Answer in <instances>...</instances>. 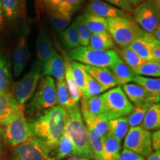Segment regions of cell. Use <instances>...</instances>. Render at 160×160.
<instances>
[{"mask_svg":"<svg viewBox=\"0 0 160 160\" xmlns=\"http://www.w3.org/2000/svg\"><path fill=\"white\" fill-rule=\"evenodd\" d=\"M68 113L60 105L46 110L36 118L28 119L33 136L42 140L51 148L55 150L65 133Z\"/></svg>","mask_w":160,"mask_h":160,"instance_id":"1","label":"cell"},{"mask_svg":"<svg viewBox=\"0 0 160 160\" xmlns=\"http://www.w3.org/2000/svg\"><path fill=\"white\" fill-rule=\"evenodd\" d=\"M68 113L65 133L71 138L74 145L77 157L94 160V156L90 145L87 127L82 114L79 103L66 109Z\"/></svg>","mask_w":160,"mask_h":160,"instance_id":"2","label":"cell"},{"mask_svg":"<svg viewBox=\"0 0 160 160\" xmlns=\"http://www.w3.org/2000/svg\"><path fill=\"white\" fill-rule=\"evenodd\" d=\"M57 105V87L53 77L45 76L40 80L34 95L26 107L28 114L33 117Z\"/></svg>","mask_w":160,"mask_h":160,"instance_id":"3","label":"cell"},{"mask_svg":"<svg viewBox=\"0 0 160 160\" xmlns=\"http://www.w3.org/2000/svg\"><path fill=\"white\" fill-rule=\"evenodd\" d=\"M107 20L108 31L113 38L116 46L119 48H127L145 32L133 19L117 17Z\"/></svg>","mask_w":160,"mask_h":160,"instance_id":"4","label":"cell"},{"mask_svg":"<svg viewBox=\"0 0 160 160\" xmlns=\"http://www.w3.org/2000/svg\"><path fill=\"white\" fill-rule=\"evenodd\" d=\"M1 130L4 141L13 148L34 137L28 120L25 117V105H19L14 114Z\"/></svg>","mask_w":160,"mask_h":160,"instance_id":"5","label":"cell"},{"mask_svg":"<svg viewBox=\"0 0 160 160\" xmlns=\"http://www.w3.org/2000/svg\"><path fill=\"white\" fill-rule=\"evenodd\" d=\"M67 54L72 61L82 65L108 68H110L120 59L115 50L98 51L91 48L89 46H80L77 48L70 50Z\"/></svg>","mask_w":160,"mask_h":160,"instance_id":"6","label":"cell"},{"mask_svg":"<svg viewBox=\"0 0 160 160\" xmlns=\"http://www.w3.org/2000/svg\"><path fill=\"white\" fill-rule=\"evenodd\" d=\"M102 95L105 105V115L109 120L127 117L135 107L121 86L110 89Z\"/></svg>","mask_w":160,"mask_h":160,"instance_id":"7","label":"cell"},{"mask_svg":"<svg viewBox=\"0 0 160 160\" xmlns=\"http://www.w3.org/2000/svg\"><path fill=\"white\" fill-rule=\"evenodd\" d=\"M43 68L36 62L30 71L13 85V94L19 105H25L32 99L39 85Z\"/></svg>","mask_w":160,"mask_h":160,"instance_id":"8","label":"cell"},{"mask_svg":"<svg viewBox=\"0 0 160 160\" xmlns=\"http://www.w3.org/2000/svg\"><path fill=\"white\" fill-rule=\"evenodd\" d=\"M132 15L144 31L153 33L160 23V5L157 0H145L133 8Z\"/></svg>","mask_w":160,"mask_h":160,"instance_id":"9","label":"cell"},{"mask_svg":"<svg viewBox=\"0 0 160 160\" xmlns=\"http://www.w3.org/2000/svg\"><path fill=\"white\" fill-rule=\"evenodd\" d=\"M52 150L42 140L33 137L16 146L13 150V160H48Z\"/></svg>","mask_w":160,"mask_h":160,"instance_id":"10","label":"cell"},{"mask_svg":"<svg viewBox=\"0 0 160 160\" xmlns=\"http://www.w3.org/2000/svg\"><path fill=\"white\" fill-rule=\"evenodd\" d=\"M124 148L147 157L153 152L152 133L141 126L129 129L123 142Z\"/></svg>","mask_w":160,"mask_h":160,"instance_id":"11","label":"cell"},{"mask_svg":"<svg viewBox=\"0 0 160 160\" xmlns=\"http://www.w3.org/2000/svg\"><path fill=\"white\" fill-rule=\"evenodd\" d=\"M30 25L27 21L24 22L21 33L13 49L12 56L13 72L15 77H19L25 69L30 59L28 37Z\"/></svg>","mask_w":160,"mask_h":160,"instance_id":"12","label":"cell"},{"mask_svg":"<svg viewBox=\"0 0 160 160\" xmlns=\"http://www.w3.org/2000/svg\"><path fill=\"white\" fill-rule=\"evenodd\" d=\"M124 92L134 106L145 104L160 103V97L147 91L136 83H128L121 86Z\"/></svg>","mask_w":160,"mask_h":160,"instance_id":"13","label":"cell"},{"mask_svg":"<svg viewBox=\"0 0 160 160\" xmlns=\"http://www.w3.org/2000/svg\"><path fill=\"white\" fill-rule=\"evenodd\" d=\"M85 12L98 16V17L105 18V19L117 17H122L131 19H133V17L127 12L118 8L102 0H91L86 7Z\"/></svg>","mask_w":160,"mask_h":160,"instance_id":"14","label":"cell"},{"mask_svg":"<svg viewBox=\"0 0 160 160\" xmlns=\"http://www.w3.org/2000/svg\"><path fill=\"white\" fill-rule=\"evenodd\" d=\"M160 42L153 33L145 32L141 37L133 42L127 48L131 49L145 61L155 60L152 56V51Z\"/></svg>","mask_w":160,"mask_h":160,"instance_id":"15","label":"cell"},{"mask_svg":"<svg viewBox=\"0 0 160 160\" xmlns=\"http://www.w3.org/2000/svg\"><path fill=\"white\" fill-rule=\"evenodd\" d=\"M13 93L7 91L0 92V126L5 125L19 108Z\"/></svg>","mask_w":160,"mask_h":160,"instance_id":"16","label":"cell"},{"mask_svg":"<svg viewBox=\"0 0 160 160\" xmlns=\"http://www.w3.org/2000/svg\"><path fill=\"white\" fill-rule=\"evenodd\" d=\"M36 45H37V62L43 68L44 65L51 59L55 51L51 37L44 30H40Z\"/></svg>","mask_w":160,"mask_h":160,"instance_id":"17","label":"cell"},{"mask_svg":"<svg viewBox=\"0 0 160 160\" xmlns=\"http://www.w3.org/2000/svg\"><path fill=\"white\" fill-rule=\"evenodd\" d=\"M43 74L54 77L57 81L65 79V62L63 57L54 51L52 57L43 66Z\"/></svg>","mask_w":160,"mask_h":160,"instance_id":"18","label":"cell"},{"mask_svg":"<svg viewBox=\"0 0 160 160\" xmlns=\"http://www.w3.org/2000/svg\"><path fill=\"white\" fill-rule=\"evenodd\" d=\"M83 65L85 71L92 77L94 78L104 88H105L106 91L119 85L111 71L108 68H98L90 65Z\"/></svg>","mask_w":160,"mask_h":160,"instance_id":"19","label":"cell"},{"mask_svg":"<svg viewBox=\"0 0 160 160\" xmlns=\"http://www.w3.org/2000/svg\"><path fill=\"white\" fill-rule=\"evenodd\" d=\"M81 111L85 125L92 128L99 137H105L108 133L109 119L108 117L106 116L93 117L85 109L81 108Z\"/></svg>","mask_w":160,"mask_h":160,"instance_id":"20","label":"cell"},{"mask_svg":"<svg viewBox=\"0 0 160 160\" xmlns=\"http://www.w3.org/2000/svg\"><path fill=\"white\" fill-rule=\"evenodd\" d=\"M89 47L98 51H107L115 50L116 46L113 38L108 31L101 33L91 34Z\"/></svg>","mask_w":160,"mask_h":160,"instance_id":"21","label":"cell"},{"mask_svg":"<svg viewBox=\"0 0 160 160\" xmlns=\"http://www.w3.org/2000/svg\"><path fill=\"white\" fill-rule=\"evenodd\" d=\"M114 76L119 86H122L133 82L135 74L132 70L120 59L109 68Z\"/></svg>","mask_w":160,"mask_h":160,"instance_id":"22","label":"cell"},{"mask_svg":"<svg viewBox=\"0 0 160 160\" xmlns=\"http://www.w3.org/2000/svg\"><path fill=\"white\" fill-rule=\"evenodd\" d=\"M86 27L92 34L101 33L108 32V20L105 18L98 17L85 12L82 15H80Z\"/></svg>","mask_w":160,"mask_h":160,"instance_id":"23","label":"cell"},{"mask_svg":"<svg viewBox=\"0 0 160 160\" xmlns=\"http://www.w3.org/2000/svg\"><path fill=\"white\" fill-rule=\"evenodd\" d=\"M81 108L85 109L93 117L105 115V105L102 95L97 96L88 99H81Z\"/></svg>","mask_w":160,"mask_h":160,"instance_id":"24","label":"cell"},{"mask_svg":"<svg viewBox=\"0 0 160 160\" xmlns=\"http://www.w3.org/2000/svg\"><path fill=\"white\" fill-rule=\"evenodd\" d=\"M130 129L127 117L116 118L109 120L108 133L117 141L122 142Z\"/></svg>","mask_w":160,"mask_h":160,"instance_id":"25","label":"cell"},{"mask_svg":"<svg viewBox=\"0 0 160 160\" xmlns=\"http://www.w3.org/2000/svg\"><path fill=\"white\" fill-rule=\"evenodd\" d=\"M140 126L149 131H155L160 129V103L151 105L146 113L145 119Z\"/></svg>","mask_w":160,"mask_h":160,"instance_id":"26","label":"cell"},{"mask_svg":"<svg viewBox=\"0 0 160 160\" xmlns=\"http://www.w3.org/2000/svg\"><path fill=\"white\" fill-rule=\"evenodd\" d=\"M121 143L109 133H107L104 137L102 160H118L121 152Z\"/></svg>","mask_w":160,"mask_h":160,"instance_id":"27","label":"cell"},{"mask_svg":"<svg viewBox=\"0 0 160 160\" xmlns=\"http://www.w3.org/2000/svg\"><path fill=\"white\" fill-rule=\"evenodd\" d=\"M60 37H61L62 42L68 49L73 50L81 46L74 22L71 24L67 28L61 32Z\"/></svg>","mask_w":160,"mask_h":160,"instance_id":"28","label":"cell"},{"mask_svg":"<svg viewBox=\"0 0 160 160\" xmlns=\"http://www.w3.org/2000/svg\"><path fill=\"white\" fill-rule=\"evenodd\" d=\"M115 51L117 52L120 59L126 64L132 70V71L137 69L140 65L145 62V60L139 57L135 52L128 48L121 49L119 48H116Z\"/></svg>","mask_w":160,"mask_h":160,"instance_id":"29","label":"cell"},{"mask_svg":"<svg viewBox=\"0 0 160 160\" xmlns=\"http://www.w3.org/2000/svg\"><path fill=\"white\" fill-rule=\"evenodd\" d=\"M56 150V159H62L68 157H77L74 145L71 138L66 133H64L60 139Z\"/></svg>","mask_w":160,"mask_h":160,"instance_id":"30","label":"cell"},{"mask_svg":"<svg viewBox=\"0 0 160 160\" xmlns=\"http://www.w3.org/2000/svg\"><path fill=\"white\" fill-rule=\"evenodd\" d=\"M87 127L90 145L94 156V160H102L104 151V138L99 137L90 126Z\"/></svg>","mask_w":160,"mask_h":160,"instance_id":"31","label":"cell"},{"mask_svg":"<svg viewBox=\"0 0 160 160\" xmlns=\"http://www.w3.org/2000/svg\"><path fill=\"white\" fill-rule=\"evenodd\" d=\"M56 87H57V104H59V105L62 106L63 108L67 109L75 104H77L73 102L71 99L65 79L64 81H56Z\"/></svg>","mask_w":160,"mask_h":160,"instance_id":"32","label":"cell"},{"mask_svg":"<svg viewBox=\"0 0 160 160\" xmlns=\"http://www.w3.org/2000/svg\"><path fill=\"white\" fill-rule=\"evenodd\" d=\"M135 76H142L145 77H160V62L156 60L145 61L137 69L133 71Z\"/></svg>","mask_w":160,"mask_h":160,"instance_id":"33","label":"cell"},{"mask_svg":"<svg viewBox=\"0 0 160 160\" xmlns=\"http://www.w3.org/2000/svg\"><path fill=\"white\" fill-rule=\"evenodd\" d=\"M65 62V81L67 83L68 91L71 95L72 100L74 103H79L82 99L81 92L78 88L77 84L75 82L74 78L72 73L71 65L69 60H66Z\"/></svg>","mask_w":160,"mask_h":160,"instance_id":"34","label":"cell"},{"mask_svg":"<svg viewBox=\"0 0 160 160\" xmlns=\"http://www.w3.org/2000/svg\"><path fill=\"white\" fill-rule=\"evenodd\" d=\"M105 91H106L105 88H104L94 78L92 77L87 72L85 88L82 98L84 99H88L91 97L99 96Z\"/></svg>","mask_w":160,"mask_h":160,"instance_id":"35","label":"cell"},{"mask_svg":"<svg viewBox=\"0 0 160 160\" xmlns=\"http://www.w3.org/2000/svg\"><path fill=\"white\" fill-rule=\"evenodd\" d=\"M70 65H71L72 73H73V78H74L75 82L77 84L78 88L81 92L82 96L85 88L87 71H85L82 64L77 62L70 61Z\"/></svg>","mask_w":160,"mask_h":160,"instance_id":"36","label":"cell"},{"mask_svg":"<svg viewBox=\"0 0 160 160\" xmlns=\"http://www.w3.org/2000/svg\"><path fill=\"white\" fill-rule=\"evenodd\" d=\"M133 82L153 94L160 97V77L150 78L142 76H135Z\"/></svg>","mask_w":160,"mask_h":160,"instance_id":"37","label":"cell"},{"mask_svg":"<svg viewBox=\"0 0 160 160\" xmlns=\"http://www.w3.org/2000/svg\"><path fill=\"white\" fill-rule=\"evenodd\" d=\"M151 105L150 104H145V105L135 106L131 113L127 116L130 127L133 128L141 125Z\"/></svg>","mask_w":160,"mask_h":160,"instance_id":"38","label":"cell"},{"mask_svg":"<svg viewBox=\"0 0 160 160\" xmlns=\"http://www.w3.org/2000/svg\"><path fill=\"white\" fill-rule=\"evenodd\" d=\"M11 79V74L8 62L0 54V92L8 91Z\"/></svg>","mask_w":160,"mask_h":160,"instance_id":"39","label":"cell"},{"mask_svg":"<svg viewBox=\"0 0 160 160\" xmlns=\"http://www.w3.org/2000/svg\"><path fill=\"white\" fill-rule=\"evenodd\" d=\"M49 15L51 23L57 31H63L70 25L71 18L65 17L53 9H50Z\"/></svg>","mask_w":160,"mask_h":160,"instance_id":"40","label":"cell"},{"mask_svg":"<svg viewBox=\"0 0 160 160\" xmlns=\"http://www.w3.org/2000/svg\"><path fill=\"white\" fill-rule=\"evenodd\" d=\"M0 2L5 17L10 20L16 19L20 10V0H0Z\"/></svg>","mask_w":160,"mask_h":160,"instance_id":"41","label":"cell"},{"mask_svg":"<svg viewBox=\"0 0 160 160\" xmlns=\"http://www.w3.org/2000/svg\"><path fill=\"white\" fill-rule=\"evenodd\" d=\"M76 24V27L77 29L78 37H79V43L81 46L84 47H87L89 46L90 40H91V37L92 33L86 27L85 23L83 22L81 16H79L74 21Z\"/></svg>","mask_w":160,"mask_h":160,"instance_id":"42","label":"cell"},{"mask_svg":"<svg viewBox=\"0 0 160 160\" xmlns=\"http://www.w3.org/2000/svg\"><path fill=\"white\" fill-rule=\"evenodd\" d=\"M105 1L106 2L127 12L129 14L132 13V11H133V7L128 2V0H105Z\"/></svg>","mask_w":160,"mask_h":160,"instance_id":"43","label":"cell"},{"mask_svg":"<svg viewBox=\"0 0 160 160\" xmlns=\"http://www.w3.org/2000/svg\"><path fill=\"white\" fill-rule=\"evenodd\" d=\"M118 160H145V157L137 154L130 150L123 148L122 151L120 152Z\"/></svg>","mask_w":160,"mask_h":160,"instance_id":"44","label":"cell"},{"mask_svg":"<svg viewBox=\"0 0 160 160\" xmlns=\"http://www.w3.org/2000/svg\"><path fill=\"white\" fill-rule=\"evenodd\" d=\"M152 148L153 151H160V129L152 133Z\"/></svg>","mask_w":160,"mask_h":160,"instance_id":"45","label":"cell"},{"mask_svg":"<svg viewBox=\"0 0 160 160\" xmlns=\"http://www.w3.org/2000/svg\"><path fill=\"white\" fill-rule=\"evenodd\" d=\"M67 2L71 5V7L73 8V13H76L82 6V4L83 2V0H67Z\"/></svg>","mask_w":160,"mask_h":160,"instance_id":"46","label":"cell"},{"mask_svg":"<svg viewBox=\"0 0 160 160\" xmlns=\"http://www.w3.org/2000/svg\"><path fill=\"white\" fill-rule=\"evenodd\" d=\"M152 56H153V59L156 61H158L160 62V44L158 45L157 47L152 51Z\"/></svg>","mask_w":160,"mask_h":160,"instance_id":"47","label":"cell"},{"mask_svg":"<svg viewBox=\"0 0 160 160\" xmlns=\"http://www.w3.org/2000/svg\"><path fill=\"white\" fill-rule=\"evenodd\" d=\"M147 160H160V151L152 152L148 157H146Z\"/></svg>","mask_w":160,"mask_h":160,"instance_id":"48","label":"cell"},{"mask_svg":"<svg viewBox=\"0 0 160 160\" xmlns=\"http://www.w3.org/2000/svg\"><path fill=\"white\" fill-rule=\"evenodd\" d=\"M4 138L2 136V130L0 128V158L3 154L4 152Z\"/></svg>","mask_w":160,"mask_h":160,"instance_id":"49","label":"cell"},{"mask_svg":"<svg viewBox=\"0 0 160 160\" xmlns=\"http://www.w3.org/2000/svg\"><path fill=\"white\" fill-rule=\"evenodd\" d=\"M4 12H3V9L2 7L1 2H0V33H1L2 29V26H3V23H4Z\"/></svg>","mask_w":160,"mask_h":160,"instance_id":"50","label":"cell"},{"mask_svg":"<svg viewBox=\"0 0 160 160\" xmlns=\"http://www.w3.org/2000/svg\"><path fill=\"white\" fill-rule=\"evenodd\" d=\"M128 2L131 4L132 7L134 8L138 5H139L140 3L143 2L145 1V0H128Z\"/></svg>","mask_w":160,"mask_h":160,"instance_id":"51","label":"cell"},{"mask_svg":"<svg viewBox=\"0 0 160 160\" xmlns=\"http://www.w3.org/2000/svg\"><path fill=\"white\" fill-rule=\"evenodd\" d=\"M153 36H154L156 39H157L158 41L160 42V23L159 24V25H158L157 28L156 29V31L154 33H153Z\"/></svg>","mask_w":160,"mask_h":160,"instance_id":"52","label":"cell"},{"mask_svg":"<svg viewBox=\"0 0 160 160\" xmlns=\"http://www.w3.org/2000/svg\"><path fill=\"white\" fill-rule=\"evenodd\" d=\"M48 160H57L55 159H51V158H49ZM67 160H90V159H85V158H81V157H71V158H69Z\"/></svg>","mask_w":160,"mask_h":160,"instance_id":"53","label":"cell"},{"mask_svg":"<svg viewBox=\"0 0 160 160\" xmlns=\"http://www.w3.org/2000/svg\"><path fill=\"white\" fill-rule=\"evenodd\" d=\"M0 160H10L8 158V157H2L1 158H0Z\"/></svg>","mask_w":160,"mask_h":160,"instance_id":"54","label":"cell"},{"mask_svg":"<svg viewBox=\"0 0 160 160\" xmlns=\"http://www.w3.org/2000/svg\"><path fill=\"white\" fill-rule=\"evenodd\" d=\"M44 2H45V5H49V2H50V0H43Z\"/></svg>","mask_w":160,"mask_h":160,"instance_id":"55","label":"cell"},{"mask_svg":"<svg viewBox=\"0 0 160 160\" xmlns=\"http://www.w3.org/2000/svg\"><path fill=\"white\" fill-rule=\"evenodd\" d=\"M157 2L158 3H159V5H160V0H157Z\"/></svg>","mask_w":160,"mask_h":160,"instance_id":"56","label":"cell"}]
</instances>
